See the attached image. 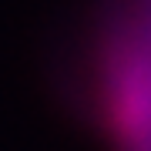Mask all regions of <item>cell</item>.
Segmentation results:
<instances>
[{
	"instance_id": "1",
	"label": "cell",
	"mask_w": 151,
	"mask_h": 151,
	"mask_svg": "<svg viewBox=\"0 0 151 151\" xmlns=\"http://www.w3.org/2000/svg\"><path fill=\"white\" fill-rule=\"evenodd\" d=\"M70 91L108 151H151V0H104L94 10Z\"/></svg>"
}]
</instances>
